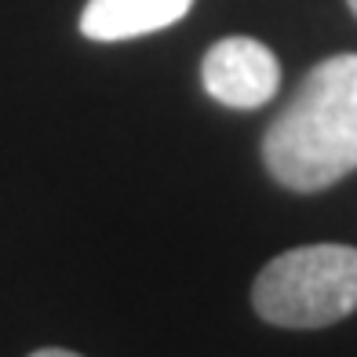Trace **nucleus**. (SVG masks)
<instances>
[{
    "label": "nucleus",
    "mask_w": 357,
    "mask_h": 357,
    "mask_svg": "<svg viewBox=\"0 0 357 357\" xmlns=\"http://www.w3.org/2000/svg\"><path fill=\"white\" fill-rule=\"evenodd\" d=\"M263 160L281 186L317 193L357 172V55H332L266 128Z\"/></svg>",
    "instance_id": "nucleus-1"
},
{
    "label": "nucleus",
    "mask_w": 357,
    "mask_h": 357,
    "mask_svg": "<svg viewBox=\"0 0 357 357\" xmlns=\"http://www.w3.org/2000/svg\"><path fill=\"white\" fill-rule=\"evenodd\" d=\"M252 306L278 328H324L357 310V248L303 245L270 259Z\"/></svg>",
    "instance_id": "nucleus-2"
},
{
    "label": "nucleus",
    "mask_w": 357,
    "mask_h": 357,
    "mask_svg": "<svg viewBox=\"0 0 357 357\" xmlns=\"http://www.w3.org/2000/svg\"><path fill=\"white\" fill-rule=\"evenodd\" d=\"M201 80L215 102L230 109H259L281 88V66L266 44L252 37H226L208 47Z\"/></svg>",
    "instance_id": "nucleus-3"
},
{
    "label": "nucleus",
    "mask_w": 357,
    "mask_h": 357,
    "mask_svg": "<svg viewBox=\"0 0 357 357\" xmlns=\"http://www.w3.org/2000/svg\"><path fill=\"white\" fill-rule=\"evenodd\" d=\"M193 0H88L80 11V33L88 40H128L175 26Z\"/></svg>",
    "instance_id": "nucleus-4"
},
{
    "label": "nucleus",
    "mask_w": 357,
    "mask_h": 357,
    "mask_svg": "<svg viewBox=\"0 0 357 357\" xmlns=\"http://www.w3.org/2000/svg\"><path fill=\"white\" fill-rule=\"evenodd\" d=\"M29 357H80V354H73V350H62V347H44V350H33Z\"/></svg>",
    "instance_id": "nucleus-5"
},
{
    "label": "nucleus",
    "mask_w": 357,
    "mask_h": 357,
    "mask_svg": "<svg viewBox=\"0 0 357 357\" xmlns=\"http://www.w3.org/2000/svg\"><path fill=\"white\" fill-rule=\"evenodd\" d=\"M347 4H350V11H354V15H357V0H347Z\"/></svg>",
    "instance_id": "nucleus-6"
}]
</instances>
